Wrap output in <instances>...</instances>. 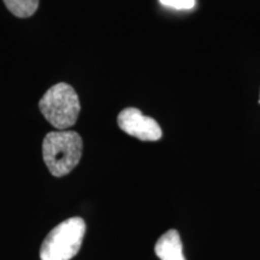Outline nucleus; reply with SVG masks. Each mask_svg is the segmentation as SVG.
I'll use <instances>...</instances> for the list:
<instances>
[{"label":"nucleus","mask_w":260,"mask_h":260,"mask_svg":"<svg viewBox=\"0 0 260 260\" xmlns=\"http://www.w3.org/2000/svg\"><path fill=\"white\" fill-rule=\"evenodd\" d=\"M86 235V223L73 217L51 230L40 248L41 260H71L80 252Z\"/></svg>","instance_id":"obj_3"},{"label":"nucleus","mask_w":260,"mask_h":260,"mask_svg":"<svg viewBox=\"0 0 260 260\" xmlns=\"http://www.w3.org/2000/svg\"><path fill=\"white\" fill-rule=\"evenodd\" d=\"M164 6L176 10H189L195 6V0H159Z\"/></svg>","instance_id":"obj_7"},{"label":"nucleus","mask_w":260,"mask_h":260,"mask_svg":"<svg viewBox=\"0 0 260 260\" xmlns=\"http://www.w3.org/2000/svg\"><path fill=\"white\" fill-rule=\"evenodd\" d=\"M259 103H260V99H259Z\"/></svg>","instance_id":"obj_8"},{"label":"nucleus","mask_w":260,"mask_h":260,"mask_svg":"<svg viewBox=\"0 0 260 260\" xmlns=\"http://www.w3.org/2000/svg\"><path fill=\"white\" fill-rule=\"evenodd\" d=\"M82 149V138L74 130L48 133L42 142L44 161L51 174L56 177L70 174L79 165Z\"/></svg>","instance_id":"obj_1"},{"label":"nucleus","mask_w":260,"mask_h":260,"mask_svg":"<svg viewBox=\"0 0 260 260\" xmlns=\"http://www.w3.org/2000/svg\"><path fill=\"white\" fill-rule=\"evenodd\" d=\"M45 119L57 130H67L79 118L80 99L70 84L60 82L52 86L39 102Z\"/></svg>","instance_id":"obj_2"},{"label":"nucleus","mask_w":260,"mask_h":260,"mask_svg":"<svg viewBox=\"0 0 260 260\" xmlns=\"http://www.w3.org/2000/svg\"><path fill=\"white\" fill-rule=\"evenodd\" d=\"M117 123L125 134L141 140V141H158L162 132L157 121L142 115L135 107L124 109L118 115Z\"/></svg>","instance_id":"obj_4"},{"label":"nucleus","mask_w":260,"mask_h":260,"mask_svg":"<svg viewBox=\"0 0 260 260\" xmlns=\"http://www.w3.org/2000/svg\"><path fill=\"white\" fill-rule=\"evenodd\" d=\"M154 252L160 260H186L180 234L175 229H170L159 237Z\"/></svg>","instance_id":"obj_5"},{"label":"nucleus","mask_w":260,"mask_h":260,"mask_svg":"<svg viewBox=\"0 0 260 260\" xmlns=\"http://www.w3.org/2000/svg\"><path fill=\"white\" fill-rule=\"evenodd\" d=\"M6 9L19 18H28L37 12L39 0H4Z\"/></svg>","instance_id":"obj_6"}]
</instances>
